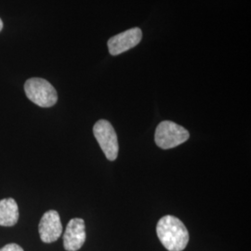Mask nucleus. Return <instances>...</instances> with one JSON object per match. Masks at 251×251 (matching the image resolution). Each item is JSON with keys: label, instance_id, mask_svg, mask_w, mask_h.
<instances>
[{"label": "nucleus", "instance_id": "nucleus-1", "mask_svg": "<svg viewBox=\"0 0 251 251\" xmlns=\"http://www.w3.org/2000/svg\"><path fill=\"white\" fill-rule=\"evenodd\" d=\"M156 233L162 245L169 251H182L188 245V230L174 216L162 217L156 225Z\"/></svg>", "mask_w": 251, "mask_h": 251}, {"label": "nucleus", "instance_id": "nucleus-2", "mask_svg": "<svg viewBox=\"0 0 251 251\" xmlns=\"http://www.w3.org/2000/svg\"><path fill=\"white\" fill-rule=\"evenodd\" d=\"M27 98L40 107H51L58 100L57 91L53 86L43 78L33 77L25 84Z\"/></svg>", "mask_w": 251, "mask_h": 251}, {"label": "nucleus", "instance_id": "nucleus-3", "mask_svg": "<svg viewBox=\"0 0 251 251\" xmlns=\"http://www.w3.org/2000/svg\"><path fill=\"white\" fill-rule=\"evenodd\" d=\"M190 137L188 130L171 121H163L155 129L154 141L161 149H171L185 143Z\"/></svg>", "mask_w": 251, "mask_h": 251}, {"label": "nucleus", "instance_id": "nucleus-4", "mask_svg": "<svg viewBox=\"0 0 251 251\" xmlns=\"http://www.w3.org/2000/svg\"><path fill=\"white\" fill-rule=\"evenodd\" d=\"M93 133L108 160L115 161L118 155L119 146L117 132L113 126L107 120L101 119L93 126Z\"/></svg>", "mask_w": 251, "mask_h": 251}, {"label": "nucleus", "instance_id": "nucleus-5", "mask_svg": "<svg viewBox=\"0 0 251 251\" xmlns=\"http://www.w3.org/2000/svg\"><path fill=\"white\" fill-rule=\"evenodd\" d=\"M143 37L142 30L138 27L128 29L117 36H112L108 40V50L113 56L127 51L138 45Z\"/></svg>", "mask_w": 251, "mask_h": 251}, {"label": "nucleus", "instance_id": "nucleus-6", "mask_svg": "<svg viewBox=\"0 0 251 251\" xmlns=\"http://www.w3.org/2000/svg\"><path fill=\"white\" fill-rule=\"evenodd\" d=\"M38 232L41 240L44 243H52L57 241L63 233V225L61 223L60 215L56 210H49L42 216Z\"/></svg>", "mask_w": 251, "mask_h": 251}, {"label": "nucleus", "instance_id": "nucleus-7", "mask_svg": "<svg viewBox=\"0 0 251 251\" xmlns=\"http://www.w3.org/2000/svg\"><path fill=\"white\" fill-rule=\"evenodd\" d=\"M86 241L85 222L79 218L72 219L63 234V247L65 251H77Z\"/></svg>", "mask_w": 251, "mask_h": 251}, {"label": "nucleus", "instance_id": "nucleus-8", "mask_svg": "<svg viewBox=\"0 0 251 251\" xmlns=\"http://www.w3.org/2000/svg\"><path fill=\"white\" fill-rule=\"evenodd\" d=\"M19 207L13 198L0 200V226H13L18 223Z\"/></svg>", "mask_w": 251, "mask_h": 251}, {"label": "nucleus", "instance_id": "nucleus-9", "mask_svg": "<svg viewBox=\"0 0 251 251\" xmlns=\"http://www.w3.org/2000/svg\"><path fill=\"white\" fill-rule=\"evenodd\" d=\"M0 251H24V250L17 244L12 243V244H8L5 247H3L2 249H0Z\"/></svg>", "mask_w": 251, "mask_h": 251}, {"label": "nucleus", "instance_id": "nucleus-10", "mask_svg": "<svg viewBox=\"0 0 251 251\" xmlns=\"http://www.w3.org/2000/svg\"><path fill=\"white\" fill-rule=\"evenodd\" d=\"M2 29H3V22H2V20L0 19V32H1Z\"/></svg>", "mask_w": 251, "mask_h": 251}]
</instances>
